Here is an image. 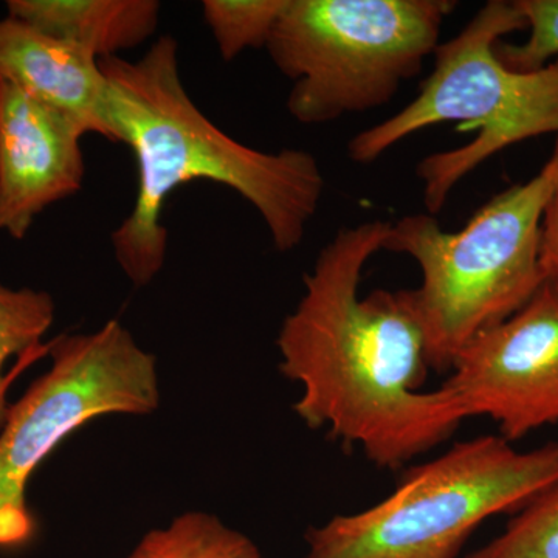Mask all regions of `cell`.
Segmentation results:
<instances>
[{"label": "cell", "instance_id": "cell-4", "mask_svg": "<svg viewBox=\"0 0 558 558\" xmlns=\"http://www.w3.org/2000/svg\"><path fill=\"white\" fill-rule=\"evenodd\" d=\"M558 186L556 148L542 170L492 197L459 231L428 213L389 227L384 250L416 260L413 289L429 368L450 371L478 333L512 317L545 284L539 238L546 205Z\"/></svg>", "mask_w": 558, "mask_h": 558}, {"label": "cell", "instance_id": "cell-12", "mask_svg": "<svg viewBox=\"0 0 558 558\" xmlns=\"http://www.w3.org/2000/svg\"><path fill=\"white\" fill-rule=\"evenodd\" d=\"M126 558H266L252 538L213 513L185 512L145 535Z\"/></svg>", "mask_w": 558, "mask_h": 558}, {"label": "cell", "instance_id": "cell-14", "mask_svg": "<svg viewBox=\"0 0 558 558\" xmlns=\"http://www.w3.org/2000/svg\"><path fill=\"white\" fill-rule=\"evenodd\" d=\"M288 0H205L204 20L223 61L266 49Z\"/></svg>", "mask_w": 558, "mask_h": 558}, {"label": "cell", "instance_id": "cell-17", "mask_svg": "<svg viewBox=\"0 0 558 558\" xmlns=\"http://www.w3.org/2000/svg\"><path fill=\"white\" fill-rule=\"evenodd\" d=\"M539 263H542L545 282L558 292V186L543 215Z\"/></svg>", "mask_w": 558, "mask_h": 558}, {"label": "cell", "instance_id": "cell-5", "mask_svg": "<svg viewBox=\"0 0 558 558\" xmlns=\"http://www.w3.org/2000/svg\"><path fill=\"white\" fill-rule=\"evenodd\" d=\"M556 481L558 442L520 451L501 436L464 440L377 505L311 527L304 558H454L484 521L519 512Z\"/></svg>", "mask_w": 558, "mask_h": 558}, {"label": "cell", "instance_id": "cell-10", "mask_svg": "<svg viewBox=\"0 0 558 558\" xmlns=\"http://www.w3.org/2000/svg\"><path fill=\"white\" fill-rule=\"evenodd\" d=\"M0 80L112 142L100 60L7 14L0 20Z\"/></svg>", "mask_w": 558, "mask_h": 558}, {"label": "cell", "instance_id": "cell-2", "mask_svg": "<svg viewBox=\"0 0 558 558\" xmlns=\"http://www.w3.org/2000/svg\"><path fill=\"white\" fill-rule=\"evenodd\" d=\"M108 81L112 143L130 146L137 163V197L110 234L120 269L148 286L167 259L168 197L191 182L219 183L259 213L278 252L299 247L317 215L325 178L307 150L263 153L231 138L191 100L179 70V44L161 36L137 61L100 60Z\"/></svg>", "mask_w": 558, "mask_h": 558}, {"label": "cell", "instance_id": "cell-6", "mask_svg": "<svg viewBox=\"0 0 558 558\" xmlns=\"http://www.w3.org/2000/svg\"><path fill=\"white\" fill-rule=\"evenodd\" d=\"M453 0H288L266 49L288 110L325 124L388 105L439 46Z\"/></svg>", "mask_w": 558, "mask_h": 558}, {"label": "cell", "instance_id": "cell-8", "mask_svg": "<svg viewBox=\"0 0 558 558\" xmlns=\"http://www.w3.org/2000/svg\"><path fill=\"white\" fill-rule=\"evenodd\" d=\"M465 416H486L501 438L558 424V292L548 282L512 317L478 333L440 385Z\"/></svg>", "mask_w": 558, "mask_h": 558}, {"label": "cell", "instance_id": "cell-16", "mask_svg": "<svg viewBox=\"0 0 558 558\" xmlns=\"http://www.w3.org/2000/svg\"><path fill=\"white\" fill-rule=\"evenodd\" d=\"M529 36L523 44L499 40L498 60L517 72H534L558 58V0H515Z\"/></svg>", "mask_w": 558, "mask_h": 558}, {"label": "cell", "instance_id": "cell-7", "mask_svg": "<svg viewBox=\"0 0 558 558\" xmlns=\"http://www.w3.org/2000/svg\"><path fill=\"white\" fill-rule=\"evenodd\" d=\"M47 351L51 368L10 407L0 429V546L31 537L27 483L62 439L92 418L160 407L156 357L117 319L58 337Z\"/></svg>", "mask_w": 558, "mask_h": 558}, {"label": "cell", "instance_id": "cell-13", "mask_svg": "<svg viewBox=\"0 0 558 558\" xmlns=\"http://www.w3.org/2000/svg\"><path fill=\"white\" fill-rule=\"evenodd\" d=\"M53 319L54 301L50 293L0 284V429L10 410L7 391L16 374L3 376L5 363L13 355H32L53 325Z\"/></svg>", "mask_w": 558, "mask_h": 558}, {"label": "cell", "instance_id": "cell-1", "mask_svg": "<svg viewBox=\"0 0 558 558\" xmlns=\"http://www.w3.org/2000/svg\"><path fill=\"white\" fill-rule=\"evenodd\" d=\"M391 222L337 231L319 252L304 293L279 329V371L301 387L293 410L311 429L362 447L398 469L450 438L468 418L447 389L421 391L427 339L413 290L360 296L366 264L384 252Z\"/></svg>", "mask_w": 558, "mask_h": 558}, {"label": "cell", "instance_id": "cell-3", "mask_svg": "<svg viewBox=\"0 0 558 558\" xmlns=\"http://www.w3.org/2000/svg\"><path fill=\"white\" fill-rule=\"evenodd\" d=\"M524 28L515 0L487 2L459 35L439 44L417 97L351 138L349 159L373 163L410 135L440 123L478 131L468 145L418 161L425 208L438 216L459 182L501 150L539 135L558 137V58L534 72H517L495 53L499 40Z\"/></svg>", "mask_w": 558, "mask_h": 558}, {"label": "cell", "instance_id": "cell-11", "mask_svg": "<svg viewBox=\"0 0 558 558\" xmlns=\"http://www.w3.org/2000/svg\"><path fill=\"white\" fill-rule=\"evenodd\" d=\"M157 0H9V16L72 44L97 60L119 57L156 33Z\"/></svg>", "mask_w": 558, "mask_h": 558}, {"label": "cell", "instance_id": "cell-9", "mask_svg": "<svg viewBox=\"0 0 558 558\" xmlns=\"http://www.w3.org/2000/svg\"><path fill=\"white\" fill-rule=\"evenodd\" d=\"M84 135L75 121L0 80V231L25 240L44 209L78 193Z\"/></svg>", "mask_w": 558, "mask_h": 558}, {"label": "cell", "instance_id": "cell-15", "mask_svg": "<svg viewBox=\"0 0 558 558\" xmlns=\"http://www.w3.org/2000/svg\"><path fill=\"white\" fill-rule=\"evenodd\" d=\"M469 558H558V481L520 509L502 534Z\"/></svg>", "mask_w": 558, "mask_h": 558}]
</instances>
